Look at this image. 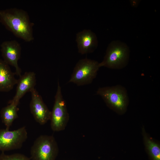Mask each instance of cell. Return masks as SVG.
I'll list each match as a JSON object with an SVG mask.
<instances>
[{"instance_id":"cell-1","label":"cell","mask_w":160,"mask_h":160,"mask_svg":"<svg viewBox=\"0 0 160 160\" xmlns=\"http://www.w3.org/2000/svg\"><path fill=\"white\" fill-rule=\"evenodd\" d=\"M0 22L16 37L26 42L34 39V24L24 10L16 8L0 10Z\"/></svg>"},{"instance_id":"cell-2","label":"cell","mask_w":160,"mask_h":160,"mask_svg":"<svg viewBox=\"0 0 160 160\" xmlns=\"http://www.w3.org/2000/svg\"><path fill=\"white\" fill-rule=\"evenodd\" d=\"M129 52L126 44L118 40L113 41L109 44L103 60L99 63L100 67L112 69L123 68L128 63Z\"/></svg>"},{"instance_id":"cell-3","label":"cell","mask_w":160,"mask_h":160,"mask_svg":"<svg viewBox=\"0 0 160 160\" xmlns=\"http://www.w3.org/2000/svg\"><path fill=\"white\" fill-rule=\"evenodd\" d=\"M97 95L100 96L109 107L118 112L126 110L129 102L127 90L120 85L99 88Z\"/></svg>"},{"instance_id":"cell-4","label":"cell","mask_w":160,"mask_h":160,"mask_svg":"<svg viewBox=\"0 0 160 160\" xmlns=\"http://www.w3.org/2000/svg\"><path fill=\"white\" fill-rule=\"evenodd\" d=\"M58 152L57 143L52 136L41 135L34 141L31 150L32 160H55Z\"/></svg>"},{"instance_id":"cell-5","label":"cell","mask_w":160,"mask_h":160,"mask_svg":"<svg viewBox=\"0 0 160 160\" xmlns=\"http://www.w3.org/2000/svg\"><path fill=\"white\" fill-rule=\"evenodd\" d=\"M99 63L87 58L79 60L76 64L68 83L82 86L91 83L96 77L100 68Z\"/></svg>"},{"instance_id":"cell-6","label":"cell","mask_w":160,"mask_h":160,"mask_svg":"<svg viewBox=\"0 0 160 160\" xmlns=\"http://www.w3.org/2000/svg\"><path fill=\"white\" fill-rule=\"evenodd\" d=\"M69 115L66 104L58 82L57 87L52 110L51 111V127L52 130L58 132L65 129L68 121Z\"/></svg>"},{"instance_id":"cell-7","label":"cell","mask_w":160,"mask_h":160,"mask_svg":"<svg viewBox=\"0 0 160 160\" xmlns=\"http://www.w3.org/2000/svg\"><path fill=\"white\" fill-rule=\"evenodd\" d=\"M27 137L28 133L25 126L12 131L0 129V151L3 152L19 149Z\"/></svg>"},{"instance_id":"cell-8","label":"cell","mask_w":160,"mask_h":160,"mask_svg":"<svg viewBox=\"0 0 160 160\" xmlns=\"http://www.w3.org/2000/svg\"><path fill=\"white\" fill-rule=\"evenodd\" d=\"M21 47L16 40L5 41L1 45V51L4 61L15 68V74L19 77L21 75V70L18 61L21 55Z\"/></svg>"},{"instance_id":"cell-9","label":"cell","mask_w":160,"mask_h":160,"mask_svg":"<svg viewBox=\"0 0 160 160\" xmlns=\"http://www.w3.org/2000/svg\"><path fill=\"white\" fill-rule=\"evenodd\" d=\"M31 92V95L30 104L31 112L36 121L41 125H44L50 120L51 111L35 88Z\"/></svg>"},{"instance_id":"cell-10","label":"cell","mask_w":160,"mask_h":160,"mask_svg":"<svg viewBox=\"0 0 160 160\" xmlns=\"http://www.w3.org/2000/svg\"><path fill=\"white\" fill-rule=\"evenodd\" d=\"M17 79L16 92L9 103L18 105L20 100L28 92L34 89L36 84V74L33 72H26Z\"/></svg>"},{"instance_id":"cell-11","label":"cell","mask_w":160,"mask_h":160,"mask_svg":"<svg viewBox=\"0 0 160 160\" xmlns=\"http://www.w3.org/2000/svg\"><path fill=\"white\" fill-rule=\"evenodd\" d=\"M76 41L79 52L82 54L92 52L97 46V37L90 30H85L78 33Z\"/></svg>"},{"instance_id":"cell-12","label":"cell","mask_w":160,"mask_h":160,"mask_svg":"<svg viewBox=\"0 0 160 160\" xmlns=\"http://www.w3.org/2000/svg\"><path fill=\"white\" fill-rule=\"evenodd\" d=\"M9 65L0 58V92H8L16 84L17 79Z\"/></svg>"},{"instance_id":"cell-13","label":"cell","mask_w":160,"mask_h":160,"mask_svg":"<svg viewBox=\"0 0 160 160\" xmlns=\"http://www.w3.org/2000/svg\"><path fill=\"white\" fill-rule=\"evenodd\" d=\"M8 105L3 108L1 111V117L2 122L9 129L14 121L18 117L17 105L9 103Z\"/></svg>"},{"instance_id":"cell-14","label":"cell","mask_w":160,"mask_h":160,"mask_svg":"<svg viewBox=\"0 0 160 160\" xmlns=\"http://www.w3.org/2000/svg\"><path fill=\"white\" fill-rule=\"evenodd\" d=\"M145 146L152 160H160V147L159 145L145 134Z\"/></svg>"},{"instance_id":"cell-15","label":"cell","mask_w":160,"mask_h":160,"mask_svg":"<svg viewBox=\"0 0 160 160\" xmlns=\"http://www.w3.org/2000/svg\"><path fill=\"white\" fill-rule=\"evenodd\" d=\"M0 160H32L25 156L20 153H16L7 155L3 152L0 155Z\"/></svg>"}]
</instances>
